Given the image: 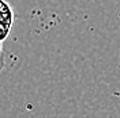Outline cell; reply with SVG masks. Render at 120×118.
Returning <instances> with one entry per match:
<instances>
[{
	"mask_svg": "<svg viewBox=\"0 0 120 118\" xmlns=\"http://www.w3.org/2000/svg\"><path fill=\"white\" fill-rule=\"evenodd\" d=\"M1 54H3V52H1V44H0V55H1Z\"/></svg>",
	"mask_w": 120,
	"mask_h": 118,
	"instance_id": "obj_2",
	"label": "cell"
},
{
	"mask_svg": "<svg viewBox=\"0 0 120 118\" xmlns=\"http://www.w3.org/2000/svg\"><path fill=\"white\" fill-rule=\"evenodd\" d=\"M3 69H4V56H3V54L0 55V73L3 72Z\"/></svg>",
	"mask_w": 120,
	"mask_h": 118,
	"instance_id": "obj_1",
	"label": "cell"
}]
</instances>
